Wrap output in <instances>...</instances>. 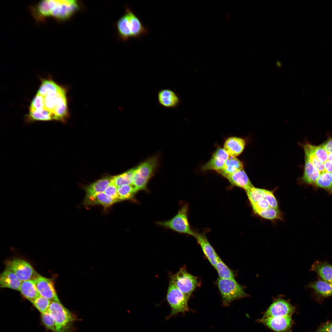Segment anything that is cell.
<instances>
[{
	"label": "cell",
	"mask_w": 332,
	"mask_h": 332,
	"mask_svg": "<svg viewBox=\"0 0 332 332\" xmlns=\"http://www.w3.org/2000/svg\"><path fill=\"white\" fill-rule=\"evenodd\" d=\"M80 9L76 0H44L31 7L32 14L37 21L52 18L60 21L69 19Z\"/></svg>",
	"instance_id": "cell-1"
},
{
	"label": "cell",
	"mask_w": 332,
	"mask_h": 332,
	"mask_svg": "<svg viewBox=\"0 0 332 332\" xmlns=\"http://www.w3.org/2000/svg\"><path fill=\"white\" fill-rule=\"evenodd\" d=\"M189 206L187 203L181 202L177 213L168 220L158 221L156 223L164 228L174 231L193 236L194 230L191 228L188 219Z\"/></svg>",
	"instance_id": "cell-2"
},
{
	"label": "cell",
	"mask_w": 332,
	"mask_h": 332,
	"mask_svg": "<svg viewBox=\"0 0 332 332\" xmlns=\"http://www.w3.org/2000/svg\"><path fill=\"white\" fill-rule=\"evenodd\" d=\"M48 310L55 321V332H73L75 316L61 302L51 301Z\"/></svg>",
	"instance_id": "cell-3"
},
{
	"label": "cell",
	"mask_w": 332,
	"mask_h": 332,
	"mask_svg": "<svg viewBox=\"0 0 332 332\" xmlns=\"http://www.w3.org/2000/svg\"><path fill=\"white\" fill-rule=\"evenodd\" d=\"M217 284L222 297L223 305L224 306H228L234 300L249 296L245 292L244 286L239 284L235 279L219 278Z\"/></svg>",
	"instance_id": "cell-4"
},
{
	"label": "cell",
	"mask_w": 332,
	"mask_h": 332,
	"mask_svg": "<svg viewBox=\"0 0 332 332\" xmlns=\"http://www.w3.org/2000/svg\"><path fill=\"white\" fill-rule=\"evenodd\" d=\"M43 96L44 109L55 116L56 114L63 116L68 113L66 90L64 87L61 86L57 90L50 92Z\"/></svg>",
	"instance_id": "cell-5"
},
{
	"label": "cell",
	"mask_w": 332,
	"mask_h": 332,
	"mask_svg": "<svg viewBox=\"0 0 332 332\" xmlns=\"http://www.w3.org/2000/svg\"><path fill=\"white\" fill-rule=\"evenodd\" d=\"M158 164L157 157L150 158L135 168L132 185L138 191H148V183L152 177Z\"/></svg>",
	"instance_id": "cell-6"
},
{
	"label": "cell",
	"mask_w": 332,
	"mask_h": 332,
	"mask_svg": "<svg viewBox=\"0 0 332 332\" xmlns=\"http://www.w3.org/2000/svg\"><path fill=\"white\" fill-rule=\"evenodd\" d=\"M166 298L171 308V313L166 317V319L179 313L184 314L190 310L188 305V299L171 280L169 283Z\"/></svg>",
	"instance_id": "cell-7"
},
{
	"label": "cell",
	"mask_w": 332,
	"mask_h": 332,
	"mask_svg": "<svg viewBox=\"0 0 332 332\" xmlns=\"http://www.w3.org/2000/svg\"><path fill=\"white\" fill-rule=\"evenodd\" d=\"M185 266L180 268L175 274L171 276L170 280L188 299L193 292L200 285L197 277L189 273Z\"/></svg>",
	"instance_id": "cell-8"
},
{
	"label": "cell",
	"mask_w": 332,
	"mask_h": 332,
	"mask_svg": "<svg viewBox=\"0 0 332 332\" xmlns=\"http://www.w3.org/2000/svg\"><path fill=\"white\" fill-rule=\"evenodd\" d=\"M6 269L14 272L22 282L36 279L39 275L26 261L15 258L6 261Z\"/></svg>",
	"instance_id": "cell-9"
},
{
	"label": "cell",
	"mask_w": 332,
	"mask_h": 332,
	"mask_svg": "<svg viewBox=\"0 0 332 332\" xmlns=\"http://www.w3.org/2000/svg\"><path fill=\"white\" fill-rule=\"evenodd\" d=\"M295 311V307L291 304L289 300L284 299L281 295H279L273 299L272 303L262 318L291 316Z\"/></svg>",
	"instance_id": "cell-10"
},
{
	"label": "cell",
	"mask_w": 332,
	"mask_h": 332,
	"mask_svg": "<svg viewBox=\"0 0 332 332\" xmlns=\"http://www.w3.org/2000/svg\"><path fill=\"white\" fill-rule=\"evenodd\" d=\"M259 322L275 332H290L294 323L290 316L261 318Z\"/></svg>",
	"instance_id": "cell-11"
},
{
	"label": "cell",
	"mask_w": 332,
	"mask_h": 332,
	"mask_svg": "<svg viewBox=\"0 0 332 332\" xmlns=\"http://www.w3.org/2000/svg\"><path fill=\"white\" fill-rule=\"evenodd\" d=\"M37 288L40 295L51 301L60 302L55 289L51 279L39 275L35 279Z\"/></svg>",
	"instance_id": "cell-12"
},
{
	"label": "cell",
	"mask_w": 332,
	"mask_h": 332,
	"mask_svg": "<svg viewBox=\"0 0 332 332\" xmlns=\"http://www.w3.org/2000/svg\"><path fill=\"white\" fill-rule=\"evenodd\" d=\"M193 236L200 245L206 258L214 267L219 256L208 240L206 233L204 232H200L194 230Z\"/></svg>",
	"instance_id": "cell-13"
},
{
	"label": "cell",
	"mask_w": 332,
	"mask_h": 332,
	"mask_svg": "<svg viewBox=\"0 0 332 332\" xmlns=\"http://www.w3.org/2000/svg\"><path fill=\"white\" fill-rule=\"evenodd\" d=\"M157 101L160 106L168 109L176 108L180 103V99L174 91L164 89L157 93Z\"/></svg>",
	"instance_id": "cell-14"
},
{
	"label": "cell",
	"mask_w": 332,
	"mask_h": 332,
	"mask_svg": "<svg viewBox=\"0 0 332 332\" xmlns=\"http://www.w3.org/2000/svg\"><path fill=\"white\" fill-rule=\"evenodd\" d=\"M126 11L129 18L132 37L138 39L147 34L149 30L144 26L140 20L133 11L126 6Z\"/></svg>",
	"instance_id": "cell-15"
},
{
	"label": "cell",
	"mask_w": 332,
	"mask_h": 332,
	"mask_svg": "<svg viewBox=\"0 0 332 332\" xmlns=\"http://www.w3.org/2000/svg\"><path fill=\"white\" fill-rule=\"evenodd\" d=\"M229 156L223 148H219L208 161L202 166V170H213L217 171L222 169Z\"/></svg>",
	"instance_id": "cell-16"
},
{
	"label": "cell",
	"mask_w": 332,
	"mask_h": 332,
	"mask_svg": "<svg viewBox=\"0 0 332 332\" xmlns=\"http://www.w3.org/2000/svg\"><path fill=\"white\" fill-rule=\"evenodd\" d=\"M246 142L243 138L231 137L225 141L223 149L229 156L236 157L243 151Z\"/></svg>",
	"instance_id": "cell-17"
},
{
	"label": "cell",
	"mask_w": 332,
	"mask_h": 332,
	"mask_svg": "<svg viewBox=\"0 0 332 332\" xmlns=\"http://www.w3.org/2000/svg\"><path fill=\"white\" fill-rule=\"evenodd\" d=\"M317 298L320 299L332 296V283L319 279L310 283L307 286Z\"/></svg>",
	"instance_id": "cell-18"
},
{
	"label": "cell",
	"mask_w": 332,
	"mask_h": 332,
	"mask_svg": "<svg viewBox=\"0 0 332 332\" xmlns=\"http://www.w3.org/2000/svg\"><path fill=\"white\" fill-rule=\"evenodd\" d=\"M226 178L232 185L245 191L254 186L243 169L229 175Z\"/></svg>",
	"instance_id": "cell-19"
},
{
	"label": "cell",
	"mask_w": 332,
	"mask_h": 332,
	"mask_svg": "<svg viewBox=\"0 0 332 332\" xmlns=\"http://www.w3.org/2000/svg\"><path fill=\"white\" fill-rule=\"evenodd\" d=\"M22 281L12 271L6 269L1 274L0 287L20 291Z\"/></svg>",
	"instance_id": "cell-20"
},
{
	"label": "cell",
	"mask_w": 332,
	"mask_h": 332,
	"mask_svg": "<svg viewBox=\"0 0 332 332\" xmlns=\"http://www.w3.org/2000/svg\"><path fill=\"white\" fill-rule=\"evenodd\" d=\"M310 270L315 272L321 280L332 283V265L317 260L312 264Z\"/></svg>",
	"instance_id": "cell-21"
},
{
	"label": "cell",
	"mask_w": 332,
	"mask_h": 332,
	"mask_svg": "<svg viewBox=\"0 0 332 332\" xmlns=\"http://www.w3.org/2000/svg\"><path fill=\"white\" fill-rule=\"evenodd\" d=\"M321 173L305 156V163L303 175L301 180L303 183L315 186Z\"/></svg>",
	"instance_id": "cell-22"
},
{
	"label": "cell",
	"mask_w": 332,
	"mask_h": 332,
	"mask_svg": "<svg viewBox=\"0 0 332 332\" xmlns=\"http://www.w3.org/2000/svg\"><path fill=\"white\" fill-rule=\"evenodd\" d=\"M243 169V164L241 161L236 157L229 156L223 168L217 172L226 178L229 175Z\"/></svg>",
	"instance_id": "cell-23"
},
{
	"label": "cell",
	"mask_w": 332,
	"mask_h": 332,
	"mask_svg": "<svg viewBox=\"0 0 332 332\" xmlns=\"http://www.w3.org/2000/svg\"><path fill=\"white\" fill-rule=\"evenodd\" d=\"M118 201L109 197L104 192L91 195H86L85 203L88 205L99 204L107 208Z\"/></svg>",
	"instance_id": "cell-24"
},
{
	"label": "cell",
	"mask_w": 332,
	"mask_h": 332,
	"mask_svg": "<svg viewBox=\"0 0 332 332\" xmlns=\"http://www.w3.org/2000/svg\"><path fill=\"white\" fill-rule=\"evenodd\" d=\"M19 291L30 302L40 295L36 287L35 279L22 281Z\"/></svg>",
	"instance_id": "cell-25"
},
{
	"label": "cell",
	"mask_w": 332,
	"mask_h": 332,
	"mask_svg": "<svg viewBox=\"0 0 332 332\" xmlns=\"http://www.w3.org/2000/svg\"><path fill=\"white\" fill-rule=\"evenodd\" d=\"M118 33L120 38L123 41H128L132 37L129 18L126 13L119 19L117 23Z\"/></svg>",
	"instance_id": "cell-26"
},
{
	"label": "cell",
	"mask_w": 332,
	"mask_h": 332,
	"mask_svg": "<svg viewBox=\"0 0 332 332\" xmlns=\"http://www.w3.org/2000/svg\"><path fill=\"white\" fill-rule=\"evenodd\" d=\"M112 177H105L99 180L88 185L85 188L86 195H91L104 192L111 183Z\"/></svg>",
	"instance_id": "cell-27"
},
{
	"label": "cell",
	"mask_w": 332,
	"mask_h": 332,
	"mask_svg": "<svg viewBox=\"0 0 332 332\" xmlns=\"http://www.w3.org/2000/svg\"><path fill=\"white\" fill-rule=\"evenodd\" d=\"M55 120V116L53 113L42 108L30 110L27 121L30 122L34 121H49Z\"/></svg>",
	"instance_id": "cell-28"
},
{
	"label": "cell",
	"mask_w": 332,
	"mask_h": 332,
	"mask_svg": "<svg viewBox=\"0 0 332 332\" xmlns=\"http://www.w3.org/2000/svg\"><path fill=\"white\" fill-rule=\"evenodd\" d=\"M135 168L112 177L111 183L117 187L125 184L132 185Z\"/></svg>",
	"instance_id": "cell-29"
},
{
	"label": "cell",
	"mask_w": 332,
	"mask_h": 332,
	"mask_svg": "<svg viewBox=\"0 0 332 332\" xmlns=\"http://www.w3.org/2000/svg\"><path fill=\"white\" fill-rule=\"evenodd\" d=\"M315 186L325 190L332 196V173L326 172L321 173Z\"/></svg>",
	"instance_id": "cell-30"
},
{
	"label": "cell",
	"mask_w": 332,
	"mask_h": 332,
	"mask_svg": "<svg viewBox=\"0 0 332 332\" xmlns=\"http://www.w3.org/2000/svg\"><path fill=\"white\" fill-rule=\"evenodd\" d=\"M117 192L120 201L124 200L135 201L134 197L138 191L132 185L125 184L117 187Z\"/></svg>",
	"instance_id": "cell-31"
},
{
	"label": "cell",
	"mask_w": 332,
	"mask_h": 332,
	"mask_svg": "<svg viewBox=\"0 0 332 332\" xmlns=\"http://www.w3.org/2000/svg\"><path fill=\"white\" fill-rule=\"evenodd\" d=\"M217 271L219 278L224 279H234L232 271L223 262L219 256L214 267Z\"/></svg>",
	"instance_id": "cell-32"
},
{
	"label": "cell",
	"mask_w": 332,
	"mask_h": 332,
	"mask_svg": "<svg viewBox=\"0 0 332 332\" xmlns=\"http://www.w3.org/2000/svg\"><path fill=\"white\" fill-rule=\"evenodd\" d=\"M255 214L261 217L272 221L283 220V215L279 209L271 207L264 210L258 211Z\"/></svg>",
	"instance_id": "cell-33"
},
{
	"label": "cell",
	"mask_w": 332,
	"mask_h": 332,
	"mask_svg": "<svg viewBox=\"0 0 332 332\" xmlns=\"http://www.w3.org/2000/svg\"><path fill=\"white\" fill-rule=\"evenodd\" d=\"M302 146L305 152V156L321 173L325 172L324 163L320 161L314 154L309 147L308 143L303 144Z\"/></svg>",
	"instance_id": "cell-34"
},
{
	"label": "cell",
	"mask_w": 332,
	"mask_h": 332,
	"mask_svg": "<svg viewBox=\"0 0 332 332\" xmlns=\"http://www.w3.org/2000/svg\"><path fill=\"white\" fill-rule=\"evenodd\" d=\"M60 87L51 79H44L42 81L37 93L44 96L50 92L57 90Z\"/></svg>",
	"instance_id": "cell-35"
},
{
	"label": "cell",
	"mask_w": 332,
	"mask_h": 332,
	"mask_svg": "<svg viewBox=\"0 0 332 332\" xmlns=\"http://www.w3.org/2000/svg\"><path fill=\"white\" fill-rule=\"evenodd\" d=\"M265 190L253 186L245 191L251 205L255 204L263 197Z\"/></svg>",
	"instance_id": "cell-36"
},
{
	"label": "cell",
	"mask_w": 332,
	"mask_h": 332,
	"mask_svg": "<svg viewBox=\"0 0 332 332\" xmlns=\"http://www.w3.org/2000/svg\"><path fill=\"white\" fill-rule=\"evenodd\" d=\"M51 301L39 295L30 302L41 313L47 311Z\"/></svg>",
	"instance_id": "cell-37"
},
{
	"label": "cell",
	"mask_w": 332,
	"mask_h": 332,
	"mask_svg": "<svg viewBox=\"0 0 332 332\" xmlns=\"http://www.w3.org/2000/svg\"><path fill=\"white\" fill-rule=\"evenodd\" d=\"M41 318L42 323L47 329L55 332L56 326L54 319L48 310L41 313Z\"/></svg>",
	"instance_id": "cell-38"
},
{
	"label": "cell",
	"mask_w": 332,
	"mask_h": 332,
	"mask_svg": "<svg viewBox=\"0 0 332 332\" xmlns=\"http://www.w3.org/2000/svg\"><path fill=\"white\" fill-rule=\"evenodd\" d=\"M310 149L318 160L324 163L328 160V153L321 145L314 146L308 143Z\"/></svg>",
	"instance_id": "cell-39"
},
{
	"label": "cell",
	"mask_w": 332,
	"mask_h": 332,
	"mask_svg": "<svg viewBox=\"0 0 332 332\" xmlns=\"http://www.w3.org/2000/svg\"><path fill=\"white\" fill-rule=\"evenodd\" d=\"M263 197L267 200L270 207L279 209L278 201L273 191L266 189Z\"/></svg>",
	"instance_id": "cell-40"
},
{
	"label": "cell",
	"mask_w": 332,
	"mask_h": 332,
	"mask_svg": "<svg viewBox=\"0 0 332 332\" xmlns=\"http://www.w3.org/2000/svg\"><path fill=\"white\" fill-rule=\"evenodd\" d=\"M43 100V96L37 93L32 101L30 107V110L44 108Z\"/></svg>",
	"instance_id": "cell-41"
},
{
	"label": "cell",
	"mask_w": 332,
	"mask_h": 332,
	"mask_svg": "<svg viewBox=\"0 0 332 332\" xmlns=\"http://www.w3.org/2000/svg\"><path fill=\"white\" fill-rule=\"evenodd\" d=\"M104 193L109 197L116 200L118 202L120 200L117 192V187L111 183L105 190Z\"/></svg>",
	"instance_id": "cell-42"
},
{
	"label": "cell",
	"mask_w": 332,
	"mask_h": 332,
	"mask_svg": "<svg viewBox=\"0 0 332 332\" xmlns=\"http://www.w3.org/2000/svg\"><path fill=\"white\" fill-rule=\"evenodd\" d=\"M251 206L255 213L258 211L266 209L270 207L268 202L263 197Z\"/></svg>",
	"instance_id": "cell-43"
},
{
	"label": "cell",
	"mask_w": 332,
	"mask_h": 332,
	"mask_svg": "<svg viewBox=\"0 0 332 332\" xmlns=\"http://www.w3.org/2000/svg\"><path fill=\"white\" fill-rule=\"evenodd\" d=\"M314 332H332V321L322 324Z\"/></svg>",
	"instance_id": "cell-44"
},
{
	"label": "cell",
	"mask_w": 332,
	"mask_h": 332,
	"mask_svg": "<svg viewBox=\"0 0 332 332\" xmlns=\"http://www.w3.org/2000/svg\"><path fill=\"white\" fill-rule=\"evenodd\" d=\"M321 145L327 153H332V139H329Z\"/></svg>",
	"instance_id": "cell-45"
},
{
	"label": "cell",
	"mask_w": 332,
	"mask_h": 332,
	"mask_svg": "<svg viewBox=\"0 0 332 332\" xmlns=\"http://www.w3.org/2000/svg\"><path fill=\"white\" fill-rule=\"evenodd\" d=\"M325 172L332 173V162L327 160L324 163Z\"/></svg>",
	"instance_id": "cell-46"
},
{
	"label": "cell",
	"mask_w": 332,
	"mask_h": 332,
	"mask_svg": "<svg viewBox=\"0 0 332 332\" xmlns=\"http://www.w3.org/2000/svg\"><path fill=\"white\" fill-rule=\"evenodd\" d=\"M328 160L332 162V153H328Z\"/></svg>",
	"instance_id": "cell-47"
}]
</instances>
